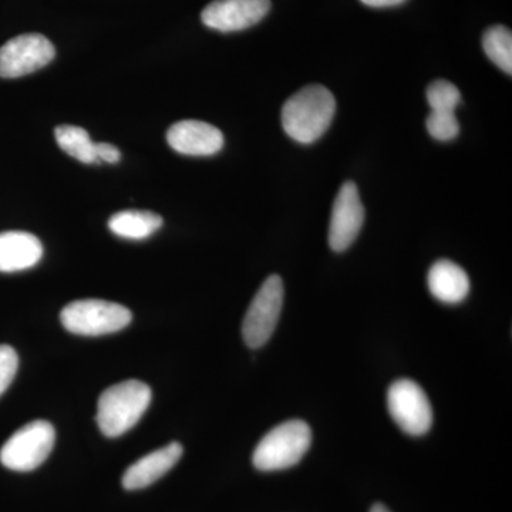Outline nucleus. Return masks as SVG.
<instances>
[{
	"label": "nucleus",
	"instance_id": "nucleus-1",
	"mask_svg": "<svg viewBox=\"0 0 512 512\" xmlns=\"http://www.w3.org/2000/svg\"><path fill=\"white\" fill-rule=\"evenodd\" d=\"M336 113V100L326 87H303L282 109L285 133L299 144H312L328 131Z\"/></svg>",
	"mask_w": 512,
	"mask_h": 512
},
{
	"label": "nucleus",
	"instance_id": "nucleus-2",
	"mask_svg": "<svg viewBox=\"0 0 512 512\" xmlns=\"http://www.w3.org/2000/svg\"><path fill=\"white\" fill-rule=\"evenodd\" d=\"M151 397L150 387L140 380H127L104 390L97 403L96 416L101 433L114 439L133 429L147 412Z\"/></svg>",
	"mask_w": 512,
	"mask_h": 512
},
{
	"label": "nucleus",
	"instance_id": "nucleus-3",
	"mask_svg": "<svg viewBox=\"0 0 512 512\" xmlns=\"http://www.w3.org/2000/svg\"><path fill=\"white\" fill-rule=\"evenodd\" d=\"M312 444V430L303 420H288L268 431L252 456L259 471H281L296 466Z\"/></svg>",
	"mask_w": 512,
	"mask_h": 512
},
{
	"label": "nucleus",
	"instance_id": "nucleus-4",
	"mask_svg": "<svg viewBox=\"0 0 512 512\" xmlns=\"http://www.w3.org/2000/svg\"><path fill=\"white\" fill-rule=\"evenodd\" d=\"M133 315L126 306L101 299H82L64 306L60 320L67 332L80 336H103L130 325Z\"/></svg>",
	"mask_w": 512,
	"mask_h": 512
},
{
	"label": "nucleus",
	"instance_id": "nucleus-5",
	"mask_svg": "<svg viewBox=\"0 0 512 512\" xmlns=\"http://www.w3.org/2000/svg\"><path fill=\"white\" fill-rule=\"evenodd\" d=\"M55 427L35 420L13 433L0 450V463L13 471H32L45 463L55 447Z\"/></svg>",
	"mask_w": 512,
	"mask_h": 512
},
{
	"label": "nucleus",
	"instance_id": "nucleus-6",
	"mask_svg": "<svg viewBox=\"0 0 512 512\" xmlns=\"http://www.w3.org/2000/svg\"><path fill=\"white\" fill-rule=\"evenodd\" d=\"M284 296V281L279 275L269 276L256 292L242 323V336L249 348H262L272 338L284 306Z\"/></svg>",
	"mask_w": 512,
	"mask_h": 512
},
{
	"label": "nucleus",
	"instance_id": "nucleus-7",
	"mask_svg": "<svg viewBox=\"0 0 512 512\" xmlns=\"http://www.w3.org/2000/svg\"><path fill=\"white\" fill-rule=\"evenodd\" d=\"M387 407L397 426L410 436H423L433 424V409L426 392L413 380L394 382L387 392Z\"/></svg>",
	"mask_w": 512,
	"mask_h": 512
},
{
	"label": "nucleus",
	"instance_id": "nucleus-8",
	"mask_svg": "<svg viewBox=\"0 0 512 512\" xmlns=\"http://www.w3.org/2000/svg\"><path fill=\"white\" fill-rule=\"evenodd\" d=\"M56 56V49L40 33L13 37L0 47V77L18 79L43 69Z\"/></svg>",
	"mask_w": 512,
	"mask_h": 512
},
{
	"label": "nucleus",
	"instance_id": "nucleus-9",
	"mask_svg": "<svg viewBox=\"0 0 512 512\" xmlns=\"http://www.w3.org/2000/svg\"><path fill=\"white\" fill-rule=\"evenodd\" d=\"M365 222V207L360 200L359 188L353 181L340 187L333 202L329 225V245L335 252H343L356 241Z\"/></svg>",
	"mask_w": 512,
	"mask_h": 512
},
{
	"label": "nucleus",
	"instance_id": "nucleus-10",
	"mask_svg": "<svg viewBox=\"0 0 512 512\" xmlns=\"http://www.w3.org/2000/svg\"><path fill=\"white\" fill-rule=\"evenodd\" d=\"M269 10L271 0H214L202 10L201 20L218 32H239L261 22Z\"/></svg>",
	"mask_w": 512,
	"mask_h": 512
},
{
	"label": "nucleus",
	"instance_id": "nucleus-11",
	"mask_svg": "<svg viewBox=\"0 0 512 512\" xmlns=\"http://www.w3.org/2000/svg\"><path fill=\"white\" fill-rule=\"evenodd\" d=\"M167 143L184 156L210 157L224 147V134L204 121L184 120L168 128Z\"/></svg>",
	"mask_w": 512,
	"mask_h": 512
},
{
	"label": "nucleus",
	"instance_id": "nucleus-12",
	"mask_svg": "<svg viewBox=\"0 0 512 512\" xmlns=\"http://www.w3.org/2000/svg\"><path fill=\"white\" fill-rule=\"evenodd\" d=\"M183 453L184 448L180 443H170L147 454L127 468L121 480L123 487L130 491L143 490L156 483L180 461Z\"/></svg>",
	"mask_w": 512,
	"mask_h": 512
},
{
	"label": "nucleus",
	"instance_id": "nucleus-13",
	"mask_svg": "<svg viewBox=\"0 0 512 512\" xmlns=\"http://www.w3.org/2000/svg\"><path fill=\"white\" fill-rule=\"evenodd\" d=\"M43 256L40 239L25 231L0 234V272L26 271L39 264Z\"/></svg>",
	"mask_w": 512,
	"mask_h": 512
},
{
	"label": "nucleus",
	"instance_id": "nucleus-14",
	"mask_svg": "<svg viewBox=\"0 0 512 512\" xmlns=\"http://www.w3.org/2000/svg\"><path fill=\"white\" fill-rule=\"evenodd\" d=\"M429 291L437 301L456 305L470 293V279L461 266L448 259H441L431 266L427 275Z\"/></svg>",
	"mask_w": 512,
	"mask_h": 512
},
{
	"label": "nucleus",
	"instance_id": "nucleus-15",
	"mask_svg": "<svg viewBox=\"0 0 512 512\" xmlns=\"http://www.w3.org/2000/svg\"><path fill=\"white\" fill-rule=\"evenodd\" d=\"M163 224V218L156 212L128 210L114 214L109 220V229L117 237L141 241L151 237Z\"/></svg>",
	"mask_w": 512,
	"mask_h": 512
},
{
	"label": "nucleus",
	"instance_id": "nucleus-16",
	"mask_svg": "<svg viewBox=\"0 0 512 512\" xmlns=\"http://www.w3.org/2000/svg\"><path fill=\"white\" fill-rule=\"evenodd\" d=\"M55 137L59 147L70 157L76 158L80 163L97 164L94 143L84 128L63 124L55 128Z\"/></svg>",
	"mask_w": 512,
	"mask_h": 512
},
{
	"label": "nucleus",
	"instance_id": "nucleus-17",
	"mask_svg": "<svg viewBox=\"0 0 512 512\" xmlns=\"http://www.w3.org/2000/svg\"><path fill=\"white\" fill-rule=\"evenodd\" d=\"M483 49L488 59L508 76L512 74V33L505 26H493L484 33Z\"/></svg>",
	"mask_w": 512,
	"mask_h": 512
},
{
	"label": "nucleus",
	"instance_id": "nucleus-18",
	"mask_svg": "<svg viewBox=\"0 0 512 512\" xmlns=\"http://www.w3.org/2000/svg\"><path fill=\"white\" fill-rule=\"evenodd\" d=\"M431 111H456L461 103L460 90L447 80H436L426 92Z\"/></svg>",
	"mask_w": 512,
	"mask_h": 512
},
{
	"label": "nucleus",
	"instance_id": "nucleus-19",
	"mask_svg": "<svg viewBox=\"0 0 512 512\" xmlns=\"http://www.w3.org/2000/svg\"><path fill=\"white\" fill-rule=\"evenodd\" d=\"M426 127L430 136L439 141L454 140L460 133L456 111H431Z\"/></svg>",
	"mask_w": 512,
	"mask_h": 512
},
{
	"label": "nucleus",
	"instance_id": "nucleus-20",
	"mask_svg": "<svg viewBox=\"0 0 512 512\" xmlns=\"http://www.w3.org/2000/svg\"><path fill=\"white\" fill-rule=\"evenodd\" d=\"M19 367V356L12 346L0 345V396L8 390Z\"/></svg>",
	"mask_w": 512,
	"mask_h": 512
},
{
	"label": "nucleus",
	"instance_id": "nucleus-21",
	"mask_svg": "<svg viewBox=\"0 0 512 512\" xmlns=\"http://www.w3.org/2000/svg\"><path fill=\"white\" fill-rule=\"evenodd\" d=\"M94 151H96L97 164L100 161L109 164H117L121 160L119 148L111 146L109 143H94Z\"/></svg>",
	"mask_w": 512,
	"mask_h": 512
},
{
	"label": "nucleus",
	"instance_id": "nucleus-22",
	"mask_svg": "<svg viewBox=\"0 0 512 512\" xmlns=\"http://www.w3.org/2000/svg\"><path fill=\"white\" fill-rule=\"evenodd\" d=\"M360 2L370 8H392V6L402 5L406 0H360Z\"/></svg>",
	"mask_w": 512,
	"mask_h": 512
},
{
	"label": "nucleus",
	"instance_id": "nucleus-23",
	"mask_svg": "<svg viewBox=\"0 0 512 512\" xmlns=\"http://www.w3.org/2000/svg\"><path fill=\"white\" fill-rule=\"evenodd\" d=\"M370 512H390V510L389 508L384 507L383 504H375Z\"/></svg>",
	"mask_w": 512,
	"mask_h": 512
}]
</instances>
